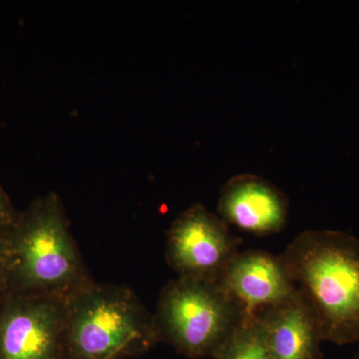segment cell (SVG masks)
<instances>
[{
    "label": "cell",
    "mask_w": 359,
    "mask_h": 359,
    "mask_svg": "<svg viewBox=\"0 0 359 359\" xmlns=\"http://www.w3.org/2000/svg\"><path fill=\"white\" fill-rule=\"evenodd\" d=\"M159 342L154 316L124 285L92 282L67 297L66 359H125Z\"/></svg>",
    "instance_id": "3"
},
{
    "label": "cell",
    "mask_w": 359,
    "mask_h": 359,
    "mask_svg": "<svg viewBox=\"0 0 359 359\" xmlns=\"http://www.w3.org/2000/svg\"><path fill=\"white\" fill-rule=\"evenodd\" d=\"M241 243L223 219L195 204L180 212L167 231V263L179 278L218 283Z\"/></svg>",
    "instance_id": "6"
},
{
    "label": "cell",
    "mask_w": 359,
    "mask_h": 359,
    "mask_svg": "<svg viewBox=\"0 0 359 359\" xmlns=\"http://www.w3.org/2000/svg\"><path fill=\"white\" fill-rule=\"evenodd\" d=\"M295 294L325 341L359 342V241L344 231L299 233L282 255Z\"/></svg>",
    "instance_id": "1"
},
{
    "label": "cell",
    "mask_w": 359,
    "mask_h": 359,
    "mask_svg": "<svg viewBox=\"0 0 359 359\" xmlns=\"http://www.w3.org/2000/svg\"><path fill=\"white\" fill-rule=\"evenodd\" d=\"M9 259V248L6 237H0V266H6Z\"/></svg>",
    "instance_id": "13"
},
{
    "label": "cell",
    "mask_w": 359,
    "mask_h": 359,
    "mask_svg": "<svg viewBox=\"0 0 359 359\" xmlns=\"http://www.w3.org/2000/svg\"><path fill=\"white\" fill-rule=\"evenodd\" d=\"M67 297L8 290L0 301V359H66Z\"/></svg>",
    "instance_id": "5"
},
{
    "label": "cell",
    "mask_w": 359,
    "mask_h": 359,
    "mask_svg": "<svg viewBox=\"0 0 359 359\" xmlns=\"http://www.w3.org/2000/svg\"><path fill=\"white\" fill-rule=\"evenodd\" d=\"M4 237L9 248V292L69 297L93 282L57 194L30 203Z\"/></svg>",
    "instance_id": "2"
},
{
    "label": "cell",
    "mask_w": 359,
    "mask_h": 359,
    "mask_svg": "<svg viewBox=\"0 0 359 359\" xmlns=\"http://www.w3.org/2000/svg\"><path fill=\"white\" fill-rule=\"evenodd\" d=\"M256 320L271 359H323L320 327L295 292Z\"/></svg>",
    "instance_id": "9"
},
{
    "label": "cell",
    "mask_w": 359,
    "mask_h": 359,
    "mask_svg": "<svg viewBox=\"0 0 359 359\" xmlns=\"http://www.w3.org/2000/svg\"><path fill=\"white\" fill-rule=\"evenodd\" d=\"M20 212L0 183V237H4L18 221Z\"/></svg>",
    "instance_id": "11"
},
{
    "label": "cell",
    "mask_w": 359,
    "mask_h": 359,
    "mask_svg": "<svg viewBox=\"0 0 359 359\" xmlns=\"http://www.w3.org/2000/svg\"><path fill=\"white\" fill-rule=\"evenodd\" d=\"M218 285L237 304L245 320L256 318L294 294L282 257L261 250L238 252Z\"/></svg>",
    "instance_id": "7"
},
{
    "label": "cell",
    "mask_w": 359,
    "mask_h": 359,
    "mask_svg": "<svg viewBox=\"0 0 359 359\" xmlns=\"http://www.w3.org/2000/svg\"><path fill=\"white\" fill-rule=\"evenodd\" d=\"M153 316L159 342L190 358H212L245 320L218 283L179 276L163 287Z\"/></svg>",
    "instance_id": "4"
},
{
    "label": "cell",
    "mask_w": 359,
    "mask_h": 359,
    "mask_svg": "<svg viewBox=\"0 0 359 359\" xmlns=\"http://www.w3.org/2000/svg\"><path fill=\"white\" fill-rule=\"evenodd\" d=\"M219 217L257 236L280 233L289 217V199L278 187L254 174L233 177L221 190Z\"/></svg>",
    "instance_id": "8"
},
{
    "label": "cell",
    "mask_w": 359,
    "mask_h": 359,
    "mask_svg": "<svg viewBox=\"0 0 359 359\" xmlns=\"http://www.w3.org/2000/svg\"><path fill=\"white\" fill-rule=\"evenodd\" d=\"M214 359H271L256 318L243 320Z\"/></svg>",
    "instance_id": "10"
},
{
    "label": "cell",
    "mask_w": 359,
    "mask_h": 359,
    "mask_svg": "<svg viewBox=\"0 0 359 359\" xmlns=\"http://www.w3.org/2000/svg\"><path fill=\"white\" fill-rule=\"evenodd\" d=\"M354 359H359V351L356 353L355 356H354Z\"/></svg>",
    "instance_id": "14"
},
{
    "label": "cell",
    "mask_w": 359,
    "mask_h": 359,
    "mask_svg": "<svg viewBox=\"0 0 359 359\" xmlns=\"http://www.w3.org/2000/svg\"><path fill=\"white\" fill-rule=\"evenodd\" d=\"M8 275L6 266H0V301L8 292Z\"/></svg>",
    "instance_id": "12"
}]
</instances>
